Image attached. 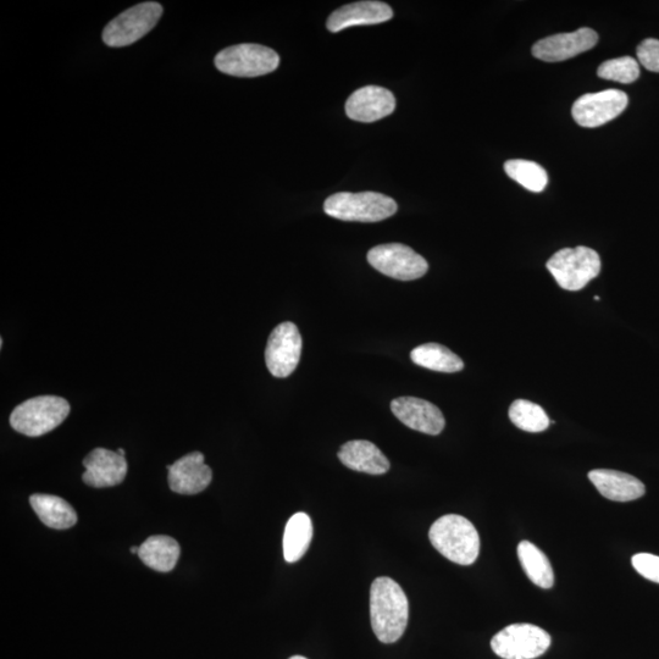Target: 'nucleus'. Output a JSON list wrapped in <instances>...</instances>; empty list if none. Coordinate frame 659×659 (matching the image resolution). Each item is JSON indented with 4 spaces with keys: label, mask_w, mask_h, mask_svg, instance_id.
Returning <instances> with one entry per match:
<instances>
[{
    "label": "nucleus",
    "mask_w": 659,
    "mask_h": 659,
    "mask_svg": "<svg viewBox=\"0 0 659 659\" xmlns=\"http://www.w3.org/2000/svg\"><path fill=\"white\" fill-rule=\"evenodd\" d=\"M408 619V598L401 585L387 577L375 579L370 587V620L376 638L382 644L397 642Z\"/></svg>",
    "instance_id": "f257e3e1"
},
{
    "label": "nucleus",
    "mask_w": 659,
    "mask_h": 659,
    "mask_svg": "<svg viewBox=\"0 0 659 659\" xmlns=\"http://www.w3.org/2000/svg\"><path fill=\"white\" fill-rule=\"evenodd\" d=\"M431 544L459 566H472L480 553V536L470 520L458 514L443 515L431 526Z\"/></svg>",
    "instance_id": "f03ea898"
},
{
    "label": "nucleus",
    "mask_w": 659,
    "mask_h": 659,
    "mask_svg": "<svg viewBox=\"0 0 659 659\" xmlns=\"http://www.w3.org/2000/svg\"><path fill=\"white\" fill-rule=\"evenodd\" d=\"M397 203L378 192L332 195L324 203L325 213L331 218L358 223H378L397 213Z\"/></svg>",
    "instance_id": "7ed1b4c3"
},
{
    "label": "nucleus",
    "mask_w": 659,
    "mask_h": 659,
    "mask_svg": "<svg viewBox=\"0 0 659 659\" xmlns=\"http://www.w3.org/2000/svg\"><path fill=\"white\" fill-rule=\"evenodd\" d=\"M69 414L70 404L62 397H33L14 409L10 425L22 435L38 437L57 429Z\"/></svg>",
    "instance_id": "20e7f679"
},
{
    "label": "nucleus",
    "mask_w": 659,
    "mask_h": 659,
    "mask_svg": "<svg viewBox=\"0 0 659 659\" xmlns=\"http://www.w3.org/2000/svg\"><path fill=\"white\" fill-rule=\"evenodd\" d=\"M546 267L563 290L580 291L600 274L601 258L591 248H563L553 254Z\"/></svg>",
    "instance_id": "39448f33"
},
{
    "label": "nucleus",
    "mask_w": 659,
    "mask_h": 659,
    "mask_svg": "<svg viewBox=\"0 0 659 659\" xmlns=\"http://www.w3.org/2000/svg\"><path fill=\"white\" fill-rule=\"evenodd\" d=\"M279 65V54L260 44H237L215 57V66L221 73L236 77L264 76L273 73Z\"/></svg>",
    "instance_id": "423d86ee"
},
{
    "label": "nucleus",
    "mask_w": 659,
    "mask_h": 659,
    "mask_svg": "<svg viewBox=\"0 0 659 659\" xmlns=\"http://www.w3.org/2000/svg\"><path fill=\"white\" fill-rule=\"evenodd\" d=\"M162 14L163 7L159 3L137 4L109 22L103 31V41L114 48L130 46L151 32Z\"/></svg>",
    "instance_id": "0eeeda50"
},
{
    "label": "nucleus",
    "mask_w": 659,
    "mask_h": 659,
    "mask_svg": "<svg viewBox=\"0 0 659 659\" xmlns=\"http://www.w3.org/2000/svg\"><path fill=\"white\" fill-rule=\"evenodd\" d=\"M551 646V636L533 624H512L491 640V649L503 659H535Z\"/></svg>",
    "instance_id": "6e6552de"
},
{
    "label": "nucleus",
    "mask_w": 659,
    "mask_h": 659,
    "mask_svg": "<svg viewBox=\"0 0 659 659\" xmlns=\"http://www.w3.org/2000/svg\"><path fill=\"white\" fill-rule=\"evenodd\" d=\"M368 262L374 269L389 278L413 281L428 273L429 264L411 247L389 243L370 249Z\"/></svg>",
    "instance_id": "1a4fd4ad"
},
{
    "label": "nucleus",
    "mask_w": 659,
    "mask_h": 659,
    "mask_svg": "<svg viewBox=\"0 0 659 659\" xmlns=\"http://www.w3.org/2000/svg\"><path fill=\"white\" fill-rule=\"evenodd\" d=\"M302 354V336L290 321L276 326L269 336L265 362L275 378H289L296 370Z\"/></svg>",
    "instance_id": "9d476101"
},
{
    "label": "nucleus",
    "mask_w": 659,
    "mask_h": 659,
    "mask_svg": "<svg viewBox=\"0 0 659 659\" xmlns=\"http://www.w3.org/2000/svg\"><path fill=\"white\" fill-rule=\"evenodd\" d=\"M628 103L627 93L619 90L587 93L574 103L572 114L575 123L592 129L616 119L627 109Z\"/></svg>",
    "instance_id": "9b49d317"
},
{
    "label": "nucleus",
    "mask_w": 659,
    "mask_h": 659,
    "mask_svg": "<svg viewBox=\"0 0 659 659\" xmlns=\"http://www.w3.org/2000/svg\"><path fill=\"white\" fill-rule=\"evenodd\" d=\"M597 42V33L583 27L575 32L559 33V35L546 37L544 40L536 42L533 47V55L542 62H564V60L590 51Z\"/></svg>",
    "instance_id": "f8f14e48"
},
{
    "label": "nucleus",
    "mask_w": 659,
    "mask_h": 659,
    "mask_svg": "<svg viewBox=\"0 0 659 659\" xmlns=\"http://www.w3.org/2000/svg\"><path fill=\"white\" fill-rule=\"evenodd\" d=\"M391 411L409 429L428 435H439L446 420L439 407L417 397H400L391 402Z\"/></svg>",
    "instance_id": "ddd939ff"
},
{
    "label": "nucleus",
    "mask_w": 659,
    "mask_h": 659,
    "mask_svg": "<svg viewBox=\"0 0 659 659\" xmlns=\"http://www.w3.org/2000/svg\"><path fill=\"white\" fill-rule=\"evenodd\" d=\"M171 491L180 495H197L212 483V469L204 462L201 452H192L168 465Z\"/></svg>",
    "instance_id": "4468645a"
},
{
    "label": "nucleus",
    "mask_w": 659,
    "mask_h": 659,
    "mask_svg": "<svg viewBox=\"0 0 659 659\" xmlns=\"http://www.w3.org/2000/svg\"><path fill=\"white\" fill-rule=\"evenodd\" d=\"M396 109V98L384 87L367 86L347 99L346 114L358 123H375Z\"/></svg>",
    "instance_id": "2eb2a0df"
},
{
    "label": "nucleus",
    "mask_w": 659,
    "mask_h": 659,
    "mask_svg": "<svg viewBox=\"0 0 659 659\" xmlns=\"http://www.w3.org/2000/svg\"><path fill=\"white\" fill-rule=\"evenodd\" d=\"M86 472L82 475L88 486L103 489L123 483L127 474V462L118 452L96 448L83 459Z\"/></svg>",
    "instance_id": "dca6fc26"
},
{
    "label": "nucleus",
    "mask_w": 659,
    "mask_h": 659,
    "mask_svg": "<svg viewBox=\"0 0 659 659\" xmlns=\"http://www.w3.org/2000/svg\"><path fill=\"white\" fill-rule=\"evenodd\" d=\"M393 11L390 5L374 0H365L343 5L330 15L328 30L340 32L353 26L378 25L392 19Z\"/></svg>",
    "instance_id": "f3484780"
},
{
    "label": "nucleus",
    "mask_w": 659,
    "mask_h": 659,
    "mask_svg": "<svg viewBox=\"0 0 659 659\" xmlns=\"http://www.w3.org/2000/svg\"><path fill=\"white\" fill-rule=\"evenodd\" d=\"M589 479L603 497L614 502L639 500L646 492L645 485L638 478L617 470H592Z\"/></svg>",
    "instance_id": "a211bd4d"
},
{
    "label": "nucleus",
    "mask_w": 659,
    "mask_h": 659,
    "mask_svg": "<svg viewBox=\"0 0 659 659\" xmlns=\"http://www.w3.org/2000/svg\"><path fill=\"white\" fill-rule=\"evenodd\" d=\"M339 458L343 465L356 472L382 475L390 470V462L385 454L374 443L365 440L345 443L341 447Z\"/></svg>",
    "instance_id": "6ab92c4d"
},
{
    "label": "nucleus",
    "mask_w": 659,
    "mask_h": 659,
    "mask_svg": "<svg viewBox=\"0 0 659 659\" xmlns=\"http://www.w3.org/2000/svg\"><path fill=\"white\" fill-rule=\"evenodd\" d=\"M180 553L179 542L173 537L154 535L143 542L137 556L147 567L157 572L169 573L179 561Z\"/></svg>",
    "instance_id": "aec40b11"
},
{
    "label": "nucleus",
    "mask_w": 659,
    "mask_h": 659,
    "mask_svg": "<svg viewBox=\"0 0 659 659\" xmlns=\"http://www.w3.org/2000/svg\"><path fill=\"white\" fill-rule=\"evenodd\" d=\"M33 511L48 528L64 530L77 523L75 509L58 496L36 494L30 497Z\"/></svg>",
    "instance_id": "412c9836"
},
{
    "label": "nucleus",
    "mask_w": 659,
    "mask_h": 659,
    "mask_svg": "<svg viewBox=\"0 0 659 659\" xmlns=\"http://www.w3.org/2000/svg\"><path fill=\"white\" fill-rule=\"evenodd\" d=\"M313 539V523L306 513L292 515L286 524L284 534V557L287 563H296L301 559Z\"/></svg>",
    "instance_id": "4be33fe9"
},
{
    "label": "nucleus",
    "mask_w": 659,
    "mask_h": 659,
    "mask_svg": "<svg viewBox=\"0 0 659 659\" xmlns=\"http://www.w3.org/2000/svg\"><path fill=\"white\" fill-rule=\"evenodd\" d=\"M518 558L528 578L542 589H551L555 584V573L550 561L539 547L530 541H522L518 546Z\"/></svg>",
    "instance_id": "5701e85b"
},
{
    "label": "nucleus",
    "mask_w": 659,
    "mask_h": 659,
    "mask_svg": "<svg viewBox=\"0 0 659 659\" xmlns=\"http://www.w3.org/2000/svg\"><path fill=\"white\" fill-rule=\"evenodd\" d=\"M411 358L419 367L440 373H457L464 368L462 359L439 343H426L414 348Z\"/></svg>",
    "instance_id": "b1692460"
},
{
    "label": "nucleus",
    "mask_w": 659,
    "mask_h": 659,
    "mask_svg": "<svg viewBox=\"0 0 659 659\" xmlns=\"http://www.w3.org/2000/svg\"><path fill=\"white\" fill-rule=\"evenodd\" d=\"M509 419L517 428L526 433H542L551 424L544 408L526 400H517L512 403L509 408Z\"/></svg>",
    "instance_id": "393cba45"
},
{
    "label": "nucleus",
    "mask_w": 659,
    "mask_h": 659,
    "mask_svg": "<svg viewBox=\"0 0 659 659\" xmlns=\"http://www.w3.org/2000/svg\"><path fill=\"white\" fill-rule=\"evenodd\" d=\"M506 174L530 192H542L548 184L546 170L530 160L514 159L505 164Z\"/></svg>",
    "instance_id": "a878e982"
},
{
    "label": "nucleus",
    "mask_w": 659,
    "mask_h": 659,
    "mask_svg": "<svg viewBox=\"0 0 659 659\" xmlns=\"http://www.w3.org/2000/svg\"><path fill=\"white\" fill-rule=\"evenodd\" d=\"M597 75L600 76L601 79L629 85V83H633L639 79V63L631 57L608 60V62L600 65V68L597 70Z\"/></svg>",
    "instance_id": "bb28decb"
},
{
    "label": "nucleus",
    "mask_w": 659,
    "mask_h": 659,
    "mask_svg": "<svg viewBox=\"0 0 659 659\" xmlns=\"http://www.w3.org/2000/svg\"><path fill=\"white\" fill-rule=\"evenodd\" d=\"M636 572L647 580L659 584V557L650 553H638L631 558Z\"/></svg>",
    "instance_id": "cd10ccee"
},
{
    "label": "nucleus",
    "mask_w": 659,
    "mask_h": 659,
    "mask_svg": "<svg viewBox=\"0 0 659 659\" xmlns=\"http://www.w3.org/2000/svg\"><path fill=\"white\" fill-rule=\"evenodd\" d=\"M638 58L644 68L659 73V41L656 38H647L639 44Z\"/></svg>",
    "instance_id": "c85d7f7f"
},
{
    "label": "nucleus",
    "mask_w": 659,
    "mask_h": 659,
    "mask_svg": "<svg viewBox=\"0 0 659 659\" xmlns=\"http://www.w3.org/2000/svg\"><path fill=\"white\" fill-rule=\"evenodd\" d=\"M130 551L132 553H135V555H138V551H140V546L131 547Z\"/></svg>",
    "instance_id": "c756f323"
},
{
    "label": "nucleus",
    "mask_w": 659,
    "mask_h": 659,
    "mask_svg": "<svg viewBox=\"0 0 659 659\" xmlns=\"http://www.w3.org/2000/svg\"><path fill=\"white\" fill-rule=\"evenodd\" d=\"M118 453L125 457V450L123 448H119Z\"/></svg>",
    "instance_id": "7c9ffc66"
},
{
    "label": "nucleus",
    "mask_w": 659,
    "mask_h": 659,
    "mask_svg": "<svg viewBox=\"0 0 659 659\" xmlns=\"http://www.w3.org/2000/svg\"><path fill=\"white\" fill-rule=\"evenodd\" d=\"M290 659H308V658L303 657V656H293Z\"/></svg>",
    "instance_id": "2f4dec72"
}]
</instances>
